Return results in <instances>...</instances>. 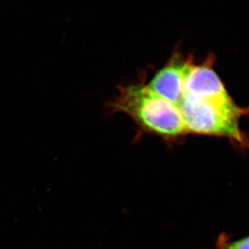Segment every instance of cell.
Listing matches in <instances>:
<instances>
[{
	"label": "cell",
	"instance_id": "cell-1",
	"mask_svg": "<svg viewBox=\"0 0 249 249\" xmlns=\"http://www.w3.org/2000/svg\"><path fill=\"white\" fill-rule=\"evenodd\" d=\"M112 107L116 112L129 115L144 131L166 138L187 133L180 108L146 86L124 89Z\"/></svg>",
	"mask_w": 249,
	"mask_h": 249
},
{
	"label": "cell",
	"instance_id": "cell-2",
	"mask_svg": "<svg viewBox=\"0 0 249 249\" xmlns=\"http://www.w3.org/2000/svg\"><path fill=\"white\" fill-rule=\"evenodd\" d=\"M187 133L224 137L242 142V111L233 101L222 104L184 96L179 106Z\"/></svg>",
	"mask_w": 249,
	"mask_h": 249
},
{
	"label": "cell",
	"instance_id": "cell-3",
	"mask_svg": "<svg viewBox=\"0 0 249 249\" xmlns=\"http://www.w3.org/2000/svg\"><path fill=\"white\" fill-rule=\"evenodd\" d=\"M184 96L216 103L233 102L221 79L208 66L189 65L184 84Z\"/></svg>",
	"mask_w": 249,
	"mask_h": 249
},
{
	"label": "cell",
	"instance_id": "cell-4",
	"mask_svg": "<svg viewBox=\"0 0 249 249\" xmlns=\"http://www.w3.org/2000/svg\"><path fill=\"white\" fill-rule=\"evenodd\" d=\"M189 64L168 65L161 69L146 88L179 108L184 97V84Z\"/></svg>",
	"mask_w": 249,
	"mask_h": 249
},
{
	"label": "cell",
	"instance_id": "cell-5",
	"mask_svg": "<svg viewBox=\"0 0 249 249\" xmlns=\"http://www.w3.org/2000/svg\"><path fill=\"white\" fill-rule=\"evenodd\" d=\"M223 249H249V236L229 243Z\"/></svg>",
	"mask_w": 249,
	"mask_h": 249
}]
</instances>
